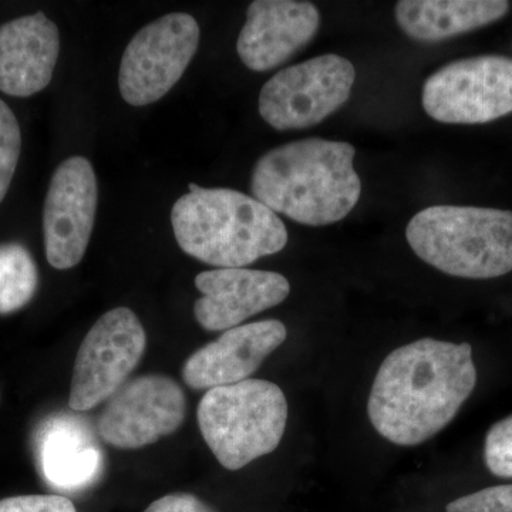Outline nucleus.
<instances>
[{
    "label": "nucleus",
    "mask_w": 512,
    "mask_h": 512,
    "mask_svg": "<svg viewBox=\"0 0 512 512\" xmlns=\"http://www.w3.org/2000/svg\"><path fill=\"white\" fill-rule=\"evenodd\" d=\"M484 460L494 476L512 478V414L495 423L488 431Z\"/></svg>",
    "instance_id": "obj_20"
},
{
    "label": "nucleus",
    "mask_w": 512,
    "mask_h": 512,
    "mask_svg": "<svg viewBox=\"0 0 512 512\" xmlns=\"http://www.w3.org/2000/svg\"><path fill=\"white\" fill-rule=\"evenodd\" d=\"M22 136L19 121L5 101L0 100V202L5 200L18 167Z\"/></svg>",
    "instance_id": "obj_19"
},
{
    "label": "nucleus",
    "mask_w": 512,
    "mask_h": 512,
    "mask_svg": "<svg viewBox=\"0 0 512 512\" xmlns=\"http://www.w3.org/2000/svg\"><path fill=\"white\" fill-rule=\"evenodd\" d=\"M476 383L468 343L416 340L383 360L367 414L377 433L390 443L417 446L450 424Z\"/></svg>",
    "instance_id": "obj_1"
},
{
    "label": "nucleus",
    "mask_w": 512,
    "mask_h": 512,
    "mask_svg": "<svg viewBox=\"0 0 512 512\" xmlns=\"http://www.w3.org/2000/svg\"><path fill=\"white\" fill-rule=\"evenodd\" d=\"M201 298L194 315L202 328L217 332L241 326L258 313L275 308L291 293L284 275L245 268H220L195 278Z\"/></svg>",
    "instance_id": "obj_12"
},
{
    "label": "nucleus",
    "mask_w": 512,
    "mask_h": 512,
    "mask_svg": "<svg viewBox=\"0 0 512 512\" xmlns=\"http://www.w3.org/2000/svg\"><path fill=\"white\" fill-rule=\"evenodd\" d=\"M147 335L136 313L116 308L89 330L74 362L69 406L87 412L119 392L146 352Z\"/></svg>",
    "instance_id": "obj_9"
},
{
    "label": "nucleus",
    "mask_w": 512,
    "mask_h": 512,
    "mask_svg": "<svg viewBox=\"0 0 512 512\" xmlns=\"http://www.w3.org/2000/svg\"><path fill=\"white\" fill-rule=\"evenodd\" d=\"M446 512H512V484L495 485L458 498Z\"/></svg>",
    "instance_id": "obj_21"
},
{
    "label": "nucleus",
    "mask_w": 512,
    "mask_h": 512,
    "mask_svg": "<svg viewBox=\"0 0 512 512\" xmlns=\"http://www.w3.org/2000/svg\"><path fill=\"white\" fill-rule=\"evenodd\" d=\"M288 336L279 320L268 319L225 330L224 335L188 357L183 379L195 390L231 386L254 375Z\"/></svg>",
    "instance_id": "obj_14"
},
{
    "label": "nucleus",
    "mask_w": 512,
    "mask_h": 512,
    "mask_svg": "<svg viewBox=\"0 0 512 512\" xmlns=\"http://www.w3.org/2000/svg\"><path fill=\"white\" fill-rule=\"evenodd\" d=\"M0 512H77L63 495H18L0 500Z\"/></svg>",
    "instance_id": "obj_22"
},
{
    "label": "nucleus",
    "mask_w": 512,
    "mask_h": 512,
    "mask_svg": "<svg viewBox=\"0 0 512 512\" xmlns=\"http://www.w3.org/2000/svg\"><path fill=\"white\" fill-rule=\"evenodd\" d=\"M197 417L212 454L222 467L237 471L279 446L288 402L278 384L248 379L207 390Z\"/></svg>",
    "instance_id": "obj_5"
},
{
    "label": "nucleus",
    "mask_w": 512,
    "mask_h": 512,
    "mask_svg": "<svg viewBox=\"0 0 512 512\" xmlns=\"http://www.w3.org/2000/svg\"><path fill=\"white\" fill-rule=\"evenodd\" d=\"M355 80V66L332 53L293 64L262 87L259 114L278 131L316 126L349 100Z\"/></svg>",
    "instance_id": "obj_6"
},
{
    "label": "nucleus",
    "mask_w": 512,
    "mask_h": 512,
    "mask_svg": "<svg viewBox=\"0 0 512 512\" xmlns=\"http://www.w3.org/2000/svg\"><path fill=\"white\" fill-rule=\"evenodd\" d=\"M185 413L180 384L164 375L140 376L110 397L97 429L110 446L134 450L180 429Z\"/></svg>",
    "instance_id": "obj_11"
},
{
    "label": "nucleus",
    "mask_w": 512,
    "mask_h": 512,
    "mask_svg": "<svg viewBox=\"0 0 512 512\" xmlns=\"http://www.w3.org/2000/svg\"><path fill=\"white\" fill-rule=\"evenodd\" d=\"M99 187L92 163L64 160L50 180L43 207L46 258L53 268L70 269L82 261L96 221Z\"/></svg>",
    "instance_id": "obj_10"
},
{
    "label": "nucleus",
    "mask_w": 512,
    "mask_h": 512,
    "mask_svg": "<svg viewBox=\"0 0 512 512\" xmlns=\"http://www.w3.org/2000/svg\"><path fill=\"white\" fill-rule=\"evenodd\" d=\"M60 52V33L45 13L0 26V92L30 97L52 82Z\"/></svg>",
    "instance_id": "obj_16"
},
{
    "label": "nucleus",
    "mask_w": 512,
    "mask_h": 512,
    "mask_svg": "<svg viewBox=\"0 0 512 512\" xmlns=\"http://www.w3.org/2000/svg\"><path fill=\"white\" fill-rule=\"evenodd\" d=\"M424 111L444 124H484L512 113V59L481 55L456 60L431 74Z\"/></svg>",
    "instance_id": "obj_7"
},
{
    "label": "nucleus",
    "mask_w": 512,
    "mask_h": 512,
    "mask_svg": "<svg viewBox=\"0 0 512 512\" xmlns=\"http://www.w3.org/2000/svg\"><path fill=\"white\" fill-rule=\"evenodd\" d=\"M171 210L175 239L185 254L218 268H244L288 244L281 218L262 202L229 188L188 184Z\"/></svg>",
    "instance_id": "obj_3"
},
{
    "label": "nucleus",
    "mask_w": 512,
    "mask_h": 512,
    "mask_svg": "<svg viewBox=\"0 0 512 512\" xmlns=\"http://www.w3.org/2000/svg\"><path fill=\"white\" fill-rule=\"evenodd\" d=\"M144 512H217L195 495L174 493L154 501Z\"/></svg>",
    "instance_id": "obj_23"
},
{
    "label": "nucleus",
    "mask_w": 512,
    "mask_h": 512,
    "mask_svg": "<svg viewBox=\"0 0 512 512\" xmlns=\"http://www.w3.org/2000/svg\"><path fill=\"white\" fill-rule=\"evenodd\" d=\"M345 141L305 138L268 151L251 177L255 200L309 227H325L348 217L362 194Z\"/></svg>",
    "instance_id": "obj_2"
},
{
    "label": "nucleus",
    "mask_w": 512,
    "mask_h": 512,
    "mask_svg": "<svg viewBox=\"0 0 512 512\" xmlns=\"http://www.w3.org/2000/svg\"><path fill=\"white\" fill-rule=\"evenodd\" d=\"M200 36V25L187 13H170L144 26L121 57L119 89L124 101L143 107L163 99L183 77Z\"/></svg>",
    "instance_id": "obj_8"
},
{
    "label": "nucleus",
    "mask_w": 512,
    "mask_h": 512,
    "mask_svg": "<svg viewBox=\"0 0 512 512\" xmlns=\"http://www.w3.org/2000/svg\"><path fill=\"white\" fill-rule=\"evenodd\" d=\"M33 454L40 476L60 493L86 490L103 473V451L92 430L73 414H52L40 421L33 434Z\"/></svg>",
    "instance_id": "obj_15"
},
{
    "label": "nucleus",
    "mask_w": 512,
    "mask_h": 512,
    "mask_svg": "<svg viewBox=\"0 0 512 512\" xmlns=\"http://www.w3.org/2000/svg\"><path fill=\"white\" fill-rule=\"evenodd\" d=\"M406 238L421 261L444 274L493 279L512 271V212L436 205L414 215Z\"/></svg>",
    "instance_id": "obj_4"
},
{
    "label": "nucleus",
    "mask_w": 512,
    "mask_h": 512,
    "mask_svg": "<svg viewBox=\"0 0 512 512\" xmlns=\"http://www.w3.org/2000/svg\"><path fill=\"white\" fill-rule=\"evenodd\" d=\"M504 0H402L396 3L397 25L419 42H440L503 19Z\"/></svg>",
    "instance_id": "obj_17"
},
{
    "label": "nucleus",
    "mask_w": 512,
    "mask_h": 512,
    "mask_svg": "<svg viewBox=\"0 0 512 512\" xmlns=\"http://www.w3.org/2000/svg\"><path fill=\"white\" fill-rule=\"evenodd\" d=\"M39 285V271L28 248L18 242L0 244V315L25 308Z\"/></svg>",
    "instance_id": "obj_18"
},
{
    "label": "nucleus",
    "mask_w": 512,
    "mask_h": 512,
    "mask_svg": "<svg viewBox=\"0 0 512 512\" xmlns=\"http://www.w3.org/2000/svg\"><path fill=\"white\" fill-rule=\"evenodd\" d=\"M319 26L320 13L311 2L255 0L238 36V56L248 69L268 72L308 46Z\"/></svg>",
    "instance_id": "obj_13"
}]
</instances>
